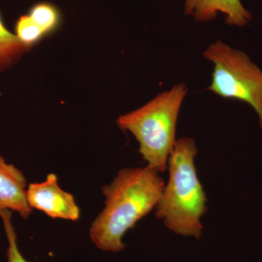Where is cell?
<instances>
[{
	"instance_id": "obj_3",
	"label": "cell",
	"mask_w": 262,
	"mask_h": 262,
	"mask_svg": "<svg viewBox=\"0 0 262 262\" xmlns=\"http://www.w3.org/2000/svg\"><path fill=\"white\" fill-rule=\"evenodd\" d=\"M187 94L185 84H175L117 120L122 130L135 137L143 159L158 173L168 169L169 157L177 141L179 113Z\"/></svg>"
},
{
	"instance_id": "obj_1",
	"label": "cell",
	"mask_w": 262,
	"mask_h": 262,
	"mask_svg": "<svg viewBox=\"0 0 262 262\" xmlns=\"http://www.w3.org/2000/svg\"><path fill=\"white\" fill-rule=\"evenodd\" d=\"M165 184L149 165L119 170L113 182L102 187L104 208L89 230L93 244L105 252L124 251V236L156 208Z\"/></svg>"
},
{
	"instance_id": "obj_6",
	"label": "cell",
	"mask_w": 262,
	"mask_h": 262,
	"mask_svg": "<svg viewBox=\"0 0 262 262\" xmlns=\"http://www.w3.org/2000/svg\"><path fill=\"white\" fill-rule=\"evenodd\" d=\"M184 14L198 23H207L225 15L226 24L244 27L252 20V15L241 0H184Z\"/></svg>"
},
{
	"instance_id": "obj_10",
	"label": "cell",
	"mask_w": 262,
	"mask_h": 262,
	"mask_svg": "<svg viewBox=\"0 0 262 262\" xmlns=\"http://www.w3.org/2000/svg\"><path fill=\"white\" fill-rule=\"evenodd\" d=\"M15 35L20 42L31 48L46 34L29 15H24L15 24Z\"/></svg>"
},
{
	"instance_id": "obj_11",
	"label": "cell",
	"mask_w": 262,
	"mask_h": 262,
	"mask_svg": "<svg viewBox=\"0 0 262 262\" xmlns=\"http://www.w3.org/2000/svg\"><path fill=\"white\" fill-rule=\"evenodd\" d=\"M0 217L3 220L5 235L8 239V247L7 249L8 262H29L26 259L19 249L16 232L12 222L11 211L5 210L2 211L0 213Z\"/></svg>"
},
{
	"instance_id": "obj_5",
	"label": "cell",
	"mask_w": 262,
	"mask_h": 262,
	"mask_svg": "<svg viewBox=\"0 0 262 262\" xmlns=\"http://www.w3.org/2000/svg\"><path fill=\"white\" fill-rule=\"evenodd\" d=\"M27 199L32 209L38 210L52 219L72 221L80 219V209L75 196L62 189L56 174H48L44 182L31 183Z\"/></svg>"
},
{
	"instance_id": "obj_8",
	"label": "cell",
	"mask_w": 262,
	"mask_h": 262,
	"mask_svg": "<svg viewBox=\"0 0 262 262\" xmlns=\"http://www.w3.org/2000/svg\"><path fill=\"white\" fill-rule=\"evenodd\" d=\"M29 50L5 27L0 16V72L15 64Z\"/></svg>"
},
{
	"instance_id": "obj_2",
	"label": "cell",
	"mask_w": 262,
	"mask_h": 262,
	"mask_svg": "<svg viewBox=\"0 0 262 262\" xmlns=\"http://www.w3.org/2000/svg\"><path fill=\"white\" fill-rule=\"evenodd\" d=\"M196 154L192 138L176 141L168 159V182L155 208V215L173 233L199 239L203 235L201 219L208 208L194 163Z\"/></svg>"
},
{
	"instance_id": "obj_7",
	"label": "cell",
	"mask_w": 262,
	"mask_h": 262,
	"mask_svg": "<svg viewBox=\"0 0 262 262\" xmlns=\"http://www.w3.org/2000/svg\"><path fill=\"white\" fill-rule=\"evenodd\" d=\"M27 182L24 173L0 155V213L5 210L18 212L24 220L32 213L27 199Z\"/></svg>"
},
{
	"instance_id": "obj_9",
	"label": "cell",
	"mask_w": 262,
	"mask_h": 262,
	"mask_svg": "<svg viewBox=\"0 0 262 262\" xmlns=\"http://www.w3.org/2000/svg\"><path fill=\"white\" fill-rule=\"evenodd\" d=\"M28 15L46 35L56 31L61 23L59 11L50 3H38L32 7Z\"/></svg>"
},
{
	"instance_id": "obj_4",
	"label": "cell",
	"mask_w": 262,
	"mask_h": 262,
	"mask_svg": "<svg viewBox=\"0 0 262 262\" xmlns=\"http://www.w3.org/2000/svg\"><path fill=\"white\" fill-rule=\"evenodd\" d=\"M203 57L213 65L208 89L226 99L248 103L257 114L262 128V70L244 51L222 40L211 43Z\"/></svg>"
}]
</instances>
